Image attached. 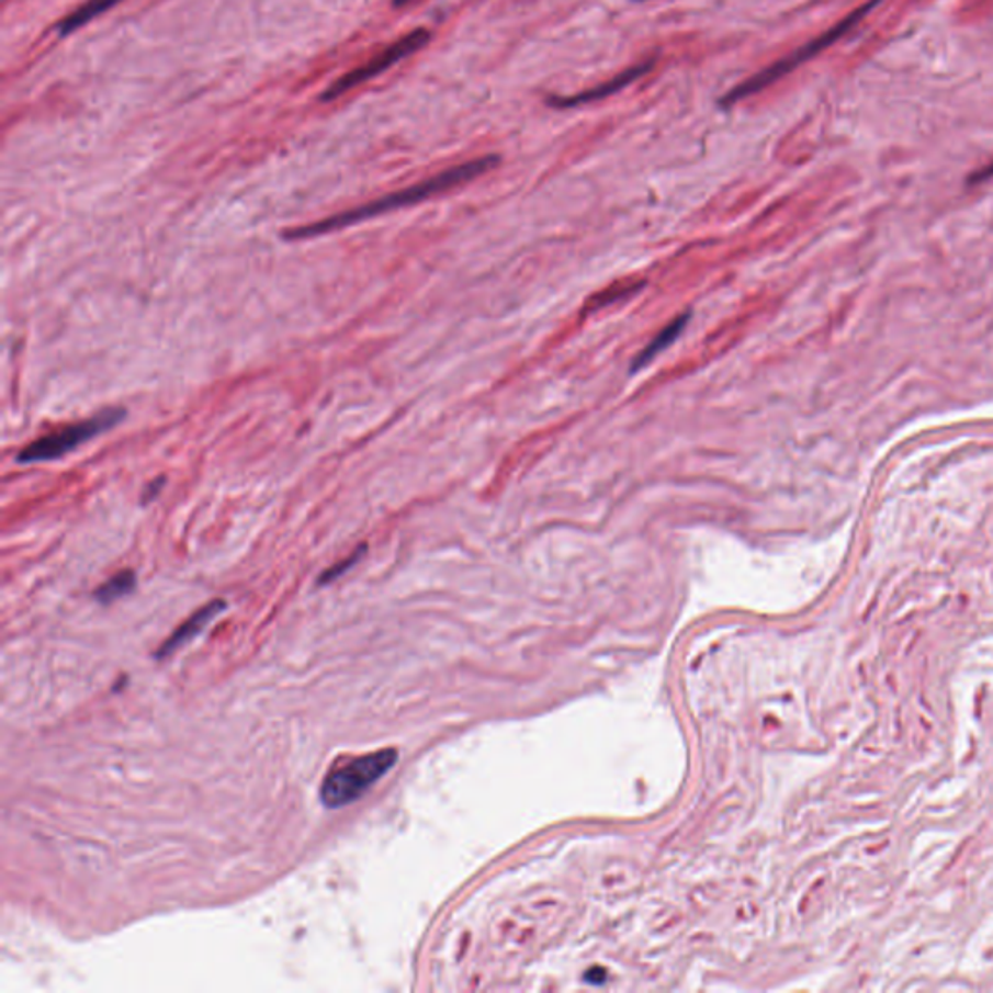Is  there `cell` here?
Returning <instances> with one entry per match:
<instances>
[{
    "instance_id": "cell-8",
    "label": "cell",
    "mask_w": 993,
    "mask_h": 993,
    "mask_svg": "<svg viewBox=\"0 0 993 993\" xmlns=\"http://www.w3.org/2000/svg\"><path fill=\"white\" fill-rule=\"evenodd\" d=\"M687 323H689V313H685L681 317H677L676 320H672V323H669V325L666 326V328H664V330H662V332H659V335L656 336L641 353H639V358H636L633 363L634 371L646 368L656 356H659L662 351L669 348V343L676 342L679 335L684 332Z\"/></svg>"
},
{
    "instance_id": "cell-11",
    "label": "cell",
    "mask_w": 993,
    "mask_h": 993,
    "mask_svg": "<svg viewBox=\"0 0 993 993\" xmlns=\"http://www.w3.org/2000/svg\"><path fill=\"white\" fill-rule=\"evenodd\" d=\"M365 550H368V548L361 545V548H358V550L351 553L350 557H346V560L340 561V563H336L335 567L325 571V573L320 575V578H318V585H330V583H335L336 578H340L343 573H348L351 567H356V565L360 563L361 557L365 555Z\"/></svg>"
},
{
    "instance_id": "cell-1",
    "label": "cell",
    "mask_w": 993,
    "mask_h": 993,
    "mask_svg": "<svg viewBox=\"0 0 993 993\" xmlns=\"http://www.w3.org/2000/svg\"><path fill=\"white\" fill-rule=\"evenodd\" d=\"M497 163H499L497 156H484V158L472 159V161H466L462 166H454V168L441 171L437 176L429 177L421 183L411 184L404 191L386 194L379 201L369 202V204H363V206H358V208H351L348 212H342V214L326 217V219H320V222H315V224H309V226L292 229V232L285 234V237L295 241V239H309V237H318V235L332 234V232H338V229H343V227L356 226L363 219H371V217L381 216V214L393 212V210L414 206V204L427 201V199L437 196L441 192L451 191V189H456L460 184L474 181L477 177L492 171Z\"/></svg>"
},
{
    "instance_id": "cell-13",
    "label": "cell",
    "mask_w": 993,
    "mask_h": 993,
    "mask_svg": "<svg viewBox=\"0 0 993 993\" xmlns=\"http://www.w3.org/2000/svg\"><path fill=\"white\" fill-rule=\"evenodd\" d=\"M992 177H993V163H990V166H988V168H984V169H982V171H978V173H974V177H972V179H970V181H972V183H984V181H988V179H992Z\"/></svg>"
},
{
    "instance_id": "cell-10",
    "label": "cell",
    "mask_w": 993,
    "mask_h": 993,
    "mask_svg": "<svg viewBox=\"0 0 993 993\" xmlns=\"http://www.w3.org/2000/svg\"><path fill=\"white\" fill-rule=\"evenodd\" d=\"M134 586H136V576L133 571H121L95 590V600L100 603H111V601L133 593Z\"/></svg>"
},
{
    "instance_id": "cell-14",
    "label": "cell",
    "mask_w": 993,
    "mask_h": 993,
    "mask_svg": "<svg viewBox=\"0 0 993 993\" xmlns=\"http://www.w3.org/2000/svg\"><path fill=\"white\" fill-rule=\"evenodd\" d=\"M408 2H411V0H394V4H396V7H402V4H408Z\"/></svg>"
},
{
    "instance_id": "cell-3",
    "label": "cell",
    "mask_w": 993,
    "mask_h": 993,
    "mask_svg": "<svg viewBox=\"0 0 993 993\" xmlns=\"http://www.w3.org/2000/svg\"><path fill=\"white\" fill-rule=\"evenodd\" d=\"M396 749H381L336 768L323 782L320 802L330 810L350 805L360 800L371 786L376 785L396 765Z\"/></svg>"
},
{
    "instance_id": "cell-7",
    "label": "cell",
    "mask_w": 993,
    "mask_h": 993,
    "mask_svg": "<svg viewBox=\"0 0 993 993\" xmlns=\"http://www.w3.org/2000/svg\"><path fill=\"white\" fill-rule=\"evenodd\" d=\"M224 610H226V601H210L208 606H204V608L196 611L191 619H187L183 625L179 627L176 633L171 634L168 641L159 646V651L156 652L154 656H156V658H166L171 652L177 651L179 646L191 643L192 639H194L196 634H201L202 631H204V629H206V627H208Z\"/></svg>"
},
{
    "instance_id": "cell-5",
    "label": "cell",
    "mask_w": 993,
    "mask_h": 993,
    "mask_svg": "<svg viewBox=\"0 0 993 993\" xmlns=\"http://www.w3.org/2000/svg\"><path fill=\"white\" fill-rule=\"evenodd\" d=\"M429 40H431V35H429V32L424 30V27L409 32L408 35L400 37L398 42H394L393 45H388L386 49L381 50L376 57L368 60L363 67L356 68V70H351L348 75L340 76L335 84L330 86V88H326L325 93H323V101L336 100V98H340L343 93L350 92L353 88H358V86L365 84L369 80H373L375 76L383 75L388 68H393L396 63H400L402 59H406L409 55H414L416 50L426 47Z\"/></svg>"
},
{
    "instance_id": "cell-6",
    "label": "cell",
    "mask_w": 993,
    "mask_h": 993,
    "mask_svg": "<svg viewBox=\"0 0 993 993\" xmlns=\"http://www.w3.org/2000/svg\"><path fill=\"white\" fill-rule=\"evenodd\" d=\"M652 68H654V60H644L641 65L627 68L625 72L613 76L608 82L590 88L586 92L575 93L571 98H553V100H550V105L560 109H573L578 108V105H586V103H594V101L606 100V98H611V95H616L621 90H625L627 86L633 84L639 78L648 75Z\"/></svg>"
},
{
    "instance_id": "cell-9",
    "label": "cell",
    "mask_w": 993,
    "mask_h": 993,
    "mask_svg": "<svg viewBox=\"0 0 993 993\" xmlns=\"http://www.w3.org/2000/svg\"><path fill=\"white\" fill-rule=\"evenodd\" d=\"M121 0H88L84 2L80 9H76L72 14H68L63 22H60L59 34L68 35L76 32L78 27H82V25L88 24V22H92L93 18L100 16L103 12H108L109 9H113V7H117Z\"/></svg>"
},
{
    "instance_id": "cell-4",
    "label": "cell",
    "mask_w": 993,
    "mask_h": 993,
    "mask_svg": "<svg viewBox=\"0 0 993 993\" xmlns=\"http://www.w3.org/2000/svg\"><path fill=\"white\" fill-rule=\"evenodd\" d=\"M126 411L121 408L103 409L95 418L86 419L75 426L65 427L55 433L45 435L42 439H35L34 443L27 444L25 449L18 452V462L20 464H37V462H49L65 456L68 452L75 451L76 447L84 444L98 435L105 433L109 429L117 426L119 421H123Z\"/></svg>"
},
{
    "instance_id": "cell-2",
    "label": "cell",
    "mask_w": 993,
    "mask_h": 993,
    "mask_svg": "<svg viewBox=\"0 0 993 993\" xmlns=\"http://www.w3.org/2000/svg\"><path fill=\"white\" fill-rule=\"evenodd\" d=\"M879 2H881V0H869L866 4H861L860 9L854 10L851 14H848L844 20H840L838 24L833 25L831 30H826L825 34L819 35L813 42L805 43L800 49L793 50V53H790L785 59L777 60L775 65H770V67L765 68V70H760L757 75H753L752 78L743 80L742 84L732 88V90L720 100V105L732 108V105L740 103V101L747 100V98H752V95H757V93L763 92V90H767L768 86L775 84L778 80H782L785 76L793 72L795 68H800L802 65H805V63H810L811 59H815L823 50L828 49L831 45H835L840 37L850 34L851 30H856L861 20L869 16V14L879 7Z\"/></svg>"
},
{
    "instance_id": "cell-12",
    "label": "cell",
    "mask_w": 993,
    "mask_h": 993,
    "mask_svg": "<svg viewBox=\"0 0 993 993\" xmlns=\"http://www.w3.org/2000/svg\"><path fill=\"white\" fill-rule=\"evenodd\" d=\"M166 484V476H159L158 479H154L146 489H144L143 503L144 505H148V503L154 501L156 497H158L159 492H161V487Z\"/></svg>"
}]
</instances>
